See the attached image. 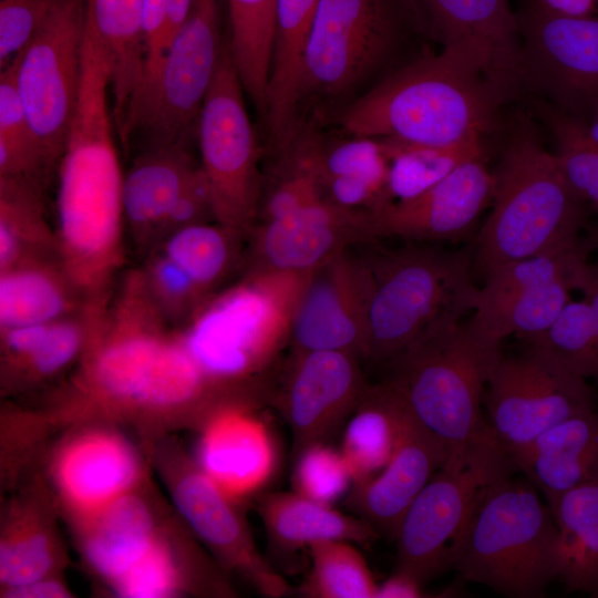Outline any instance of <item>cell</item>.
<instances>
[{"label": "cell", "instance_id": "55", "mask_svg": "<svg viewBox=\"0 0 598 598\" xmlns=\"http://www.w3.org/2000/svg\"><path fill=\"white\" fill-rule=\"evenodd\" d=\"M424 585L412 576L395 570L383 582L378 584L375 598H417L423 597Z\"/></svg>", "mask_w": 598, "mask_h": 598}, {"label": "cell", "instance_id": "57", "mask_svg": "<svg viewBox=\"0 0 598 598\" xmlns=\"http://www.w3.org/2000/svg\"><path fill=\"white\" fill-rule=\"evenodd\" d=\"M19 234L4 219H0V262L6 270L13 264L19 250Z\"/></svg>", "mask_w": 598, "mask_h": 598}, {"label": "cell", "instance_id": "31", "mask_svg": "<svg viewBox=\"0 0 598 598\" xmlns=\"http://www.w3.org/2000/svg\"><path fill=\"white\" fill-rule=\"evenodd\" d=\"M558 533V576L567 591L598 597V478L564 493L550 508Z\"/></svg>", "mask_w": 598, "mask_h": 598}, {"label": "cell", "instance_id": "11", "mask_svg": "<svg viewBox=\"0 0 598 598\" xmlns=\"http://www.w3.org/2000/svg\"><path fill=\"white\" fill-rule=\"evenodd\" d=\"M245 94L226 40L197 118L196 141L214 217L235 231L252 225L261 203L259 147Z\"/></svg>", "mask_w": 598, "mask_h": 598}, {"label": "cell", "instance_id": "9", "mask_svg": "<svg viewBox=\"0 0 598 598\" xmlns=\"http://www.w3.org/2000/svg\"><path fill=\"white\" fill-rule=\"evenodd\" d=\"M514 470L486 423L463 452L445 460L405 512L394 538L395 570L425 585L453 567L480 505Z\"/></svg>", "mask_w": 598, "mask_h": 598}, {"label": "cell", "instance_id": "23", "mask_svg": "<svg viewBox=\"0 0 598 598\" xmlns=\"http://www.w3.org/2000/svg\"><path fill=\"white\" fill-rule=\"evenodd\" d=\"M511 457L551 508L564 493L598 478V411L559 422Z\"/></svg>", "mask_w": 598, "mask_h": 598}, {"label": "cell", "instance_id": "44", "mask_svg": "<svg viewBox=\"0 0 598 598\" xmlns=\"http://www.w3.org/2000/svg\"><path fill=\"white\" fill-rule=\"evenodd\" d=\"M195 0H145V64L141 84L128 106L152 84L174 38L187 21ZM128 109V107H127ZM127 111V110H126Z\"/></svg>", "mask_w": 598, "mask_h": 598}, {"label": "cell", "instance_id": "25", "mask_svg": "<svg viewBox=\"0 0 598 598\" xmlns=\"http://www.w3.org/2000/svg\"><path fill=\"white\" fill-rule=\"evenodd\" d=\"M417 28L442 47L487 42L520 83V33L509 0H406Z\"/></svg>", "mask_w": 598, "mask_h": 598}, {"label": "cell", "instance_id": "14", "mask_svg": "<svg viewBox=\"0 0 598 598\" xmlns=\"http://www.w3.org/2000/svg\"><path fill=\"white\" fill-rule=\"evenodd\" d=\"M517 18L520 83L589 122L598 114V17H558L528 4Z\"/></svg>", "mask_w": 598, "mask_h": 598}, {"label": "cell", "instance_id": "7", "mask_svg": "<svg viewBox=\"0 0 598 598\" xmlns=\"http://www.w3.org/2000/svg\"><path fill=\"white\" fill-rule=\"evenodd\" d=\"M309 276L254 274L198 317L184 344L213 386L250 382L275 392L277 362Z\"/></svg>", "mask_w": 598, "mask_h": 598}, {"label": "cell", "instance_id": "39", "mask_svg": "<svg viewBox=\"0 0 598 598\" xmlns=\"http://www.w3.org/2000/svg\"><path fill=\"white\" fill-rule=\"evenodd\" d=\"M556 143L560 173L573 193L598 215V144L585 123L550 104L537 106Z\"/></svg>", "mask_w": 598, "mask_h": 598}, {"label": "cell", "instance_id": "32", "mask_svg": "<svg viewBox=\"0 0 598 598\" xmlns=\"http://www.w3.org/2000/svg\"><path fill=\"white\" fill-rule=\"evenodd\" d=\"M84 544L91 565L114 585L155 545L154 522L137 497L124 495L100 511Z\"/></svg>", "mask_w": 598, "mask_h": 598}, {"label": "cell", "instance_id": "30", "mask_svg": "<svg viewBox=\"0 0 598 598\" xmlns=\"http://www.w3.org/2000/svg\"><path fill=\"white\" fill-rule=\"evenodd\" d=\"M145 0H87L86 21L105 48L116 132L137 91L145 64Z\"/></svg>", "mask_w": 598, "mask_h": 598}, {"label": "cell", "instance_id": "17", "mask_svg": "<svg viewBox=\"0 0 598 598\" xmlns=\"http://www.w3.org/2000/svg\"><path fill=\"white\" fill-rule=\"evenodd\" d=\"M95 378L110 395L152 408L188 404L213 389L185 344L148 334L106 346L96 359Z\"/></svg>", "mask_w": 598, "mask_h": 598}, {"label": "cell", "instance_id": "38", "mask_svg": "<svg viewBox=\"0 0 598 598\" xmlns=\"http://www.w3.org/2000/svg\"><path fill=\"white\" fill-rule=\"evenodd\" d=\"M525 340L569 373L598 382V336L584 299L570 300L546 330Z\"/></svg>", "mask_w": 598, "mask_h": 598}, {"label": "cell", "instance_id": "5", "mask_svg": "<svg viewBox=\"0 0 598 598\" xmlns=\"http://www.w3.org/2000/svg\"><path fill=\"white\" fill-rule=\"evenodd\" d=\"M371 289L363 359L390 363L432 328L474 310L472 256L412 243L367 257Z\"/></svg>", "mask_w": 598, "mask_h": 598}, {"label": "cell", "instance_id": "33", "mask_svg": "<svg viewBox=\"0 0 598 598\" xmlns=\"http://www.w3.org/2000/svg\"><path fill=\"white\" fill-rule=\"evenodd\" d=\"M227 4L233 60L246 95L265 121L277 0H227Z\"/></svg>", "mask_w": 598, "mask_h": 598}, {"label": "cell", "instance_id": "2", "mask_svg": "<svg viewBox=\"0 0 598 598\" xmlns=\"http://www.w3.org/2000/svg\"><path fill=\"white\" fill-rule=\"evenodd\" d=\"M110 99L106 51L86 31L79 101L60 157L56 195L59 239L82 285L101 281L118 252L123 176Z\"/></svg>", "mask_w": 598, "mask_h": 598}, {"label": "cell", "instance_id": "29", "mask_svg": "<svg viewBox=\"0 0 598 598\" xmlns=\"http://www.w3.org/2000/svg\"><path fill=\"white\" fill-rule=\"evenodd\" d=\"M410 417V410L388 380L367 386L348 419L340 448L352 486L372 478L389 463Z\"/></svg>", "mask_w": 598, "mask_h": 598}, {"label": "cell", "instance_id": "35", "mask_svg": "<svg viewBox=\"0 0 598 598\" xmlns=\"http://www.w3.org/2000/svg\"><path fill=\"white\" fill-rule=\"evenodd\" d=\"M569 279H557L520 291L488 308L474 310L471 327L484 339L499 344L509 336L524 339L546 330L571 300Z\"/></svg>", "mask_w": 598, "mask_h": 598}, {"label": "cell", "instance_id": "49", "mask_svg": "<svg viewBox=\"0 0 598 598\" xmlns=\"http://www.w3.org/2000/svg\"><path fill=\"white\" fill-rule=\"evenodd\" d=\"M81 343L79 328L68 321L50 322L35 351L28 358L42 374L58 372L76 355Z\"/></svg>", "mask_w": 598, "mask_h": 598}, {"label": "cell", "instance_id": "12", "mask_svg": "<svg viewBox=\"0 0 598 598\" xmlns=\"http://www.w3.org/2000/svg\"><path fill=\"white\" fill-rule=\"evenodd\" d=\"M87 0H51L17 55V80L33 134L52 163L60 161L76 111Z\"/></svg>", "mask_w": 598, "mask_h": 598}, {"label": "cell", "instance_id": "54", "mask_svg": "<svg viewBox=\"0 0 598 598\" xmlns=\"http://www.w3.org/2000/svg\"><path fill=\"white\" fill-rule=\"evenodd\" d=\"M573 290H579L582 299L588 303L591 311L595 329L598 336V262H584L577 270Z\"/></svg>", "mask_w": 598, "mask_h": 598}, {"label": "cell", "instance_id": "43", "mask_svg": "<svg viewBox=\"0 0 598 598\" xmlns=\"http://www.w3.org/2000/svg\"><path fill=\"white\" fill-rule=\"evenodd\" d=\"M295 462L293 492L308 498L331 505L352 486L344 457L328 443L308 446Z\"/></svg>", "mask_w": 598, "mask_h": 598}, {"label": "cell", "instance_id": "41", "mask_svg": "<svg viewBox=\"0 0 598 598\" xmlns=\"http://www.w3.org/2000/svg\"><path fill=\"white\" fill-rule=\"evenodd\" d=\"M227 227L195 223L177 228L166 244V257L176 262L197 289L216 282L230 258Z\"/></svg>", "mask_w": 598, "mask_h": 598}, {"label": "cell", "instance_id": "36", "mask_svg": "<svg viewBox=\"0 0 598 598\" xmlns=\"http://www.w3.org/2000/svg\"><path fill=\"white\" fill-rule=\"evenodd\" d=\"M592 250L589 240H577L559 248L507 262L493 270L480 288L474 310L488 308L520 291L574 277Z\"/></svg>", "mask_w": 598, "mask_h": 598}, {"label": "cell", "instance_id": "4", "mask_svg": "<svg viewBox=\"0 0 598 598\" xmlns=\"http://www.w3.org/2000/svg\"><path fill=\"white\" fill-rule=\"evenodd\" d=\"M494 179L493 207L474 256L484 278L507 262L568 245L587 227L589 208L529 124L513 133Z\"/></svg>", "mask_w": 598, "mask_h": 598}, {"label": "cell", "instance_id": "16", "mask_svg": "<svg viewBox=\"0 0 598 598\" xmlns=\"http://www.w3.org/2000/svg\"><path fill=\"white\" fill-rule=\"evenodd\" d=\"M370 289L368 258L350 248L311 271L292 319V353L338 350L363 359Z\"/></svg>", "mask_w": 598, "mask_h": 598}, {"label": "cell", "instance_id": "51", "mask_svg": "<svg viewBox=\"0 0 598 598\" xmlns=\"http://www.w3.org/2000/svg\"><path fill=\"white\" fill-rule=\"evenodd\" d=\"M155 281L164 293L174 299L185 298L197 290L190 277L168 257L156 265Z\"/></svg>", "mask_w": 598, "mask_h": 598}, {"label": "cell", "instance_id": "26", "mask_svg": "<svg viewBox=\"0 0 598 598\" xmlns=\"http://www.w3.org/2000/svg\"><path fill=\"white\" fill-rule=\"evenodd\" d=\"M318 4L319 0H277L265 122L278 151H288L297 138L300 75Z\"/></svg>", "mask_w": 598, "mask_h": 598}, {"label": "cell", "instance_id": "22", "mask_svg": "<svg viewBox=\"0 0 598 598\" xmlns=\"http://www.w3.org/2000/svg\"><path fill=\"white\" fill-rule=\"evenodd\" d=\"M249 411L230 406L215 413L199 442L198 467L231 498L260 487L274 468L269 434Z\"/></svg>", "mask_w": 598, "mask_h": 598}, {"label": "cell", "instance_id": "37", "mask_svg": "<svg viewBox=\"0 0 598 598\" xmlns=\"http://www.w3.org/2000/svg\"><path fill=\"white\" fill-rule=\"evenodd\" d=\"M310 570L300 587L308 598H375L378 584L358 548L346 540L308 547Z\"/></svg>", "mask_w": 598, "mask_h": 598}, {"label": "cell", "instance_id": "50", "mask_svg": "<svg viewBox=\"0 0 598 598\" xmlns=\"http://www.w3.org/2000/svg\"><path fill=\"white\" fill-rule=\"evenodd\" d=\"M17 66L16 56L1 69L0 73V136L18 141H38L31 130L18 86Z\"/></svg>", "mask_w": 598, "mask_h": 598}, {"label": "cell", "instance_id": "24", "mask_svg": "<svg viewBox=\"0 0 598 598\" xmlns=\"http://www.w3.org/2000/svg\"><path fill=\"white\" fill-rule=\"evenodd\" d=\"M55 472L68 503L90 518L127 494L137 475V461L117 435L90 432L64 447Z\"/></svg>", "mask_w": 598, "mask_h": 598}, {"label": "cell", "instance_id": "6", "mask_svg": "<svg viewBox=\"0 0 598 598\" xmlns=\"http://www.w3.org/2000/svg\"><path fill=\"white\" fill-rule=\"evenodd\" d=\"M501 355L499 344L484 339L470 323L451 320L425 332L388 363L386 380L450 457L463 452L486 425L482 401Z\"/></svg>", "mask_w": 598, "mask_h": 598}, {"label": "cell", "instance_id": "53", "mask_svg": "<svg viewBox=\"0 0 598 598\" xmlns=\"http://www.w3.org/2000/svg\"><path fill=\"white\" fill-rule=\"evenodd\" d=\"M528 4L558 17H598V0H529Z\"/></svg>", "mask_w": 598, "mask_h": 598}, {"label": "cell", "instance_id": "21", "mask_svg": "<svg viewBox=\"0 0 598 598\" xmlns=\"http://www.w3.org/2000/svg\"><path fill=\"white\" fill-rule=\"evenodd\" d=\"M446 457L441 442L411 414L389 463L372 478L353 485L348 504L379 535L394 540L405 512Z\"/></svg>", "mask_w": 598, "mask_h": 598}, {"label": "cell", "instance_id": "52", "mask_svg": "<svg viewBox=\"0 0 598 598\" xmlns=\"http://www.w3.org/2000/svg\"><path fill=\"white\" fill-rule=\"evenodd\" d=\"M49 323L28 324L6 330V346L14 354L29 358L42 341Z\"/></svg>", "mask_w": 598, "mask_h": 598}, {"label": "cell", "instance_id": "59", "mask_svg": "<svg viewBox=\"0 0 598 598\" xmlns=\"http://www.w3.org/2000/svg\"><path fill=\"white\" fill-rule=\"evenodd\" d=\"M586 228L588 230V234H587L586 237L589 240L592 250L595 249V250L598 251V228L588 227V226Z\"/></svg>", "mask_w": 598, "mask_h": 598}, {"label": "cell", "instance_id": "34", "mask_svg": "<svg viewBox=\"0 0 598 598\" xmlns=\"http://www.w3.org/2000/svg\"><path fill=\"white\" fill-rule=\"evenodd\" d=\"M482 138L475 135L444 145L381 138L390 161L383 206L414 198L464 162L485 155Z\"/></svg>", "mask_w": 598, "mask_h": 598}, {"label": "cell", "instance_id": "40", "mask_svg": "<svg viewBox=\"0 0 598 598\" xmlns=\"http://www.w3.org/2000/svg\"><path fill=\"white\" fill-rule=\"evenodd\" d=\"M66 306L63 291L47 274L4 271L0 281V321L4 330L53 322Z\"/></svg>", "mask_w": 598, "mask_h": 598}, {"label": "cell", "instance_id": "48", "mask_svg": "<svg viewBox=\"0 0 598 598\" xmlns=\"http://www.w3.org/2000/svg\"><path fill=\"white\" fill-rule=\"evenodd\" d=\"M51 0H0V66L9 64L29 43Z\"/></svg>", "mask_w": 598, "mask_h": 598}, {"label": "cell", "instance_id": "3", "mask_svg": "<svg viewBox=\"0 0 598 598\" xmlns=\"http://www.w3.org/2000/svg\"><path fill=\"white\" fill-rule=\"evenodd\" d=\"M408 22L415 24L406 0H319L300 75L298 135L333 122L380 82Z\"/></svg>", "mask_w": 598, "mask_h": 598}, {"label": "cell", "instance_id": "28", "mask_svg": "<svg viewBox=\"0 0 598 598\" xmlns=\"http://www.w3.org/2000/svg\"><path fill=\"white\" fill-rule=\"evenodd\" d=\"M259 514L271 547L283 554L330 539L365 545L379 536L359 516L343 514L293 491L266 494Z\"/></svg>", "mask_w": 598, "mask_h": 598}, {"label": "cell", "instance_id": "8", "mask_svg": "<svg viewBox=\"0 0 598 598\" xmlns=\"http://www.w3.org/2000/svg\"><path fill=\"white\" fill-rule=\"evenodd\" d=\"M466 581L499 595L534 598L558 576L554 516L529 483L498 481L480 505L454 566Z\"/></svg>", "mask_w": 598, "mask_h": 598}, {"label": "cell", "instance_id": "45", "mask_svg": "<svg viewBox=\"0 0 598 598\" xmlns=\"http://www.w3.org/2000/svg\"><path fill=\"white\" fill-rule=\"evenodd\" d=\"M53 553L48 536L27 532L1 544L0 578L8 590L47 578Z\"/></svg>", "mask_w": 598, "mask_h": 598}, {"label": "cell", "instance_id": "15", "mask_svg": "<svg viewBox=\"0 0 598 598\" xmlns=\"http://www.w3.org/2000/svg\"><path fill=\"white\" fill-rule=\"evenodd\" d=\"M359 360L338 350L292 353L271 404L290 427L293 458L308 446L328 443L351 415L368 386Z\"/></svg>", "mask_w": 598, "mask_h": 598}, {"label": "cell", "instance_id": "1", "mask_svg": "<svg viewBox=\"0 0 598 598\" xmlns=\"http://www.w3.org/2000/svg\"><path fill=\"white\" fill-rule=\"evenodd\" d=\"M518 84L487 42L467 39L390 72L333 122L351 136L452 144L489 131Z\"/></svg>", "mask_w": 598, "mask_h": 598}, {"label": "cell", "instance_id": "19", "mask_svg": "<svg viewBox=\"0 0 598 598\" xmlns=\"http://www.w3.org/2000/svg\"><path fill=\"white\" fill-rule=\"evenodd\" d=\"M484 157L464 162L414 198L372 212L374 237L422 243L463 236L493 199L494 173Z\"/></svg>", "mask_w": 598, "mask_h": 598}, {"label": "cell", "instance_id": "20", "mask_svg": "<svg viewBox=\"0 0 598 598\" xmlns=\"http://www.w3.org/2000/svg\"><path fill=\"white\" fill-rule=\"evenodd\" d=\"M174 498L198 537L229 567L241 571L262 595L279 598L289 592L288 582L255 546L234 498L198 466L184 472L175 486Z\"/></svg>", "mask_w": 598, "mask_h": 598}, {"label": "cell", "instance_id": "47", "mask_svg": "<svg viewBox=\"0 0 598 598\" xmlns=\"http://www.w3.org/2000/svg\"><path fill=\"white\" fill-rule=\"evenodd\" d=\"M177 569L168 549L156 542L150 551L114 584L118 594L130 598H158L173 592Z\"/></svg>", "mask_w": 598, "mask_h": 598}, {"label": "cell", "instance_id": "56", "mask_svg": "<svg viewBox=\"0 0 598 598\" xmlns=\"http://www.w3.org/2000/svg\"><path fill=\"white\" fill-rule=\"evenodd\" d=\"M11 597L53 598L68 596L66 589L58 581L43 578L34 582L8 590Z\"/></svg>", "mask_w": 598, "mask_h": 598}, {"label": "cell", "instance_id": "42", "mask_svg": "<svg viewBox=\"0 0 598 598\" xmlns=\"http://www.w3.org/2000/svg\"><path fill=\"white\" fill-rule=\"evenodd\" d=\"M302 146L320 184L329 177L357 176L386 187L390 161L381 138L352 136L328 147L316 141Z\"/></svg>", "mask_w": 598, "mask_h": 598}, {"label": "cell", "instance_id": "13", "mask_svg": "<svg viewBox=\"0 0 598 598\" xmlns=\"http://www.w3.org/2000/svg\"><path fill=\"white\" fill-rule=\"evenodd\" d=\"M485 390L487 423L509 456L559 422L595 408L587 380L533 349L520 357L502 354Z\"/></svg>", "mask_w": 598, "mask_h": 598}, {"label": "cell", "instance_id": "58", "mask_svg": "<svg viewBox=\"0 0 598 598\" xmlns=\"http://www.w3.org/2000/svg\"><path fill=\"white\" fill-rule=\"evenodd\" d=\"M589 136L598 144V114L585 123Z\"/></svg>", "mask_w": 598, "mask_h": 598}, {"label": "cell", "instance_id": "18", "mask_svg": "<svg viewBox=\"0 0 598 598\" xmlns=\"http://www.w3.org/2000/svg\"><path fill=\"white\" fill-rule=\"evenodd\" d=\"M373 238L371 210L322 198L260 224L254 274H308L337 254Z\"/></svg>", "mask_w": 598, "mask_h": 598}, {"label": "cell", "instance_id": "46", "mask_svg": "<svg viewBox=\"0 0 598 598\" xmlns=\"http://www.w3.org/2000/svg\"><path fill=\"white\" fill-rule=\"evenodd\" d=\"M322 198V187L310 158L303 150H297L293 169L269 193L258 214L261 223L269 221Z\"/></svg>", "mask_w": 598, "mask_h": 598}, {"label": "cell", "instance_id": "10", "mask_svg": "<svg viewBox=\"0 0 598 598\" xmlns=\"http://www.w3.org/2000/svg\"><path fill=\"white\" fill-rule=\"evenodd\" d=\"M220 27V0H195L154 81L128 106L116 132L125 148L140 153L196 131L226 42Z\"/></svg>", "mask_w": 598, "mask_h": 598}, {"label": "cell", "instance_id": "27", "mask_svg": "<svg viewBox=\"0 0 598 598\" xmlns=\"http://www.w3.org/2000/svg\"><path fill=\"white\" fill-rule=\"evenodd\" d=\"M196 131L171 144L140 152L123 177L124 215L136 228H159L199 169L190 151Z\"/></svg>", "mask_w": 598, "mask_h": 598}]
</instances>
